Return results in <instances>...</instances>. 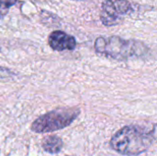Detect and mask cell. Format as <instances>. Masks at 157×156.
<instances>
[{"instance_id": "6da1fadb", "label": "cell", "mask_w": 157, "mask_h": 156, "mask_svg": "<svg viewBox=\"0 0 157 156\" xmlns=\"http://www.w3.org/2000/svg\"><path fill=\"white\" fill-rule=\"evenodd\" d=\"M155 141V127L130 125L119 130L110 140L111 148L126 156H136L145 153Z\"/></svg>"}, {"instance_id": "7a4b0ae2", "label": "cell", "mask_w": 157, "mask_h": 156, "mask_svg": "<svg viewBox=\"0 0 157 156\" xmlns=\"http://www.w3.org/2000/svg\"><path fill=\"white\" fill-rule=\"evenodd\" d=\"M97 53L113 60L139 58L148 53V47L136 40H126L118 36L98 37L94 44Z\"/></svg>"}, {"instance_id": "3957f363", "label": "cell", "mask_w": 157, "mask_h": 156, "mask_svg": "<svg viewBox=\"0 0 157 156\" xmlns=\"http://www.w3.org/2000/svg\"><path fill=\"white\" fill-rule=\"evenodd\" d=\"M80 114L78 108H63L47 112L36 119L30 129L35 133H48L71 125Z\"/></svg>"}, {"instance_id": "277c9868", "label": "cell", "mask_w": 157, "mask_h": 156, "mask_svg": "<svg viewBox=\"0 0 157 156\" xmlns=\"http://www.w3.org/2000/svg\"><path fill=\"white\" fill-rule=\"evenodd\" d=\"M132 10L128 0H105L101 6L100 19L105 26H114L121 21V17Z\"/></svg>"}, {"instance_id": "5b68a950", "label": "cell", "mask_w": 157, "mask_h": 156, "mask_svg": "<svg viewBox=\"0 0 157 156\" xmlns=\"http://www.w3.org/2000/svg\"><path fill=\"white\" fill-rule=\"evenodd\" d=\"M50 47L56 51H73L76 47L75 39L62 30L52 31L48 39Z\"/></svg>"}, {"instance_id": "8992f818", "label": "cell", "mask_w": 157, "mask_h": 156, "mask_svg": "<svg viewBox=\"0 0 157 156\" xmlns=\"http://www.w3.org/2000/svg\"><path fill=\"white\" fill-rule=\"evenodd\" d=\"M42 149L51 154H59L63 148V140L58 136H47L41 142Z\"/></svg>"}, {"instance_id": "52a82bcc", "label": "cell", "mask_w": 157, "mask_h": 156, "mask_svg": "<svg viewBox=\"0 0 157 156\" xmlns=\"http://www.w3.org/2000/svg\"><path fill=\"white\" fill-rule=\"evenodd\" d=\"M14 75V74L7 68L0 66V79H5V78H9L10 76Z\"/></svg>"}, {"instance_id": "ba28073f", "label": "cell", "mask_w": 157, "mask_h": 156, "mask_svg": "<svg viewBox=\"0 0 157 156\" xmlns=\"http://www.w3.org/2000/svg\"><path fill=\"white\" fill-rule=\"evenodd\" d=\"M17 2V0H0V8H9L12 6H14Z\"/></svg>"}]
</instances>
